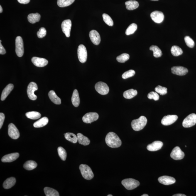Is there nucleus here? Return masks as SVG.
Wrapping results in <instances>:
<instances>
[{"label": "nucleus", "mask_w": 196, "mask_h": 196, "mask_svg": "<svg viewBox=\"0 0 196 196\" xmlns=\"http://www.w3.org/2000/svg\"><path fill=\"white\" fill-rule=\"evenodd\" d=\"M105 142L108 146L113 148H119L122 144L119 137L113 132H110L106 135Z\"/></svg>", "instance_id": "obj_1"}, {"label": "nucleus", "mask_w": 196, "mask_h": 196, "mask_svg": "<svg viewBox=\"0 0 196 196\" xmlns=\"http://www.w3.org/2000/svg\"><path fill=\"white\" fill-rule=\"evenodd\" d=\"M147 123L146 118L144 116H141L139 119L134 120L132 121L131 127L135 131H140L144 128L146 125Z\"/></svg>", "instance_id": "obj_2"}, {"label": "nucleus", "mask_w": 196, "mask_h": 196, "mask_svg": "<svg viewBox=\"0 0 196 196\" xmlns=\"http://www.w3.org/2000/svg\"><path fill=\"white\" fill-rule=\"evenodd\" d=\"M82 176L86 180H92L94 177V174L90 167L86 165L82 164L79 166Z\"/></svg>", "instance_id": "obj_3"}, {"label": "nucleus", "mask_w": 196, "mask_h": 196, "mask_svg": "<svg viewBox=\"0 0 196 196\" xmlns=\"http://www.w3.org/2000/svg\"><path fill=\"white\" fill-rule=\"evenodd\" d=\"M122 184L128 190H133L140 185L138 181L133 178L125 179L121 182Z\"/></svg>", "instance_id": "obj_4"}, {"label": "nucleus", "mask_w": 196, "mask_h": 196, "mask_svg": "<svg viewBox=\"0 0 196 196\" xmlns=\"http://www.w3.org/2000/svg\"><path fill=\"white\" fill-rule=\"evenodd\" d=\"M38 87L36 83L32 82L29 84L27 89V94L30 99L32 100H35L37 97L34 94L35 91L38 90Z\"/></svg>", "instance_id": "obj_5"}, {"label": "nucleus", "mask_w": 196, "mask_h": 196, "mask_svg": "<svg viewBox=\"0 0 196 196\" xmlns=\"http://www.w3.org/2000/svg\"><path fill=\"white\" fill-rule=\"evenodd\" d=\"M77 54L79 61L82 63L87 61V49L84 45H79L77 50Z\"/></svg>", "instance_id": "obj_6"}, {"label": "nucleus", "mask_w": 196, "mask_h": 196, "mask_svg": "<svg viewBox=\"0 0 196 196\" xmlns=\"http://www.w3.org/2000/svg\"><path fill=\"white\" fill-rule=\"evenodd\" d=\"M16 52L17 55L19 57L22 56L24 52V49L23 40L21 36H18L16 37Z\"/></svg>", "instance_id": "obj_7"}, {"label": "nucleus", "mask_w": 196, "mask_h": 196, "mask_svg": "<svg viewBox=\"0 0 196 196\" xmlns=\"http://www.w3.org/2000/svg\"><path fill=\"white\" fill-rule=\"evenodd\" d=\"M196 124V114H192L189 115L184 120L182 125L184 128H188L195 125Z\"/></svg>", "instance_id": "obj_8"}, {"label": "nucleus", "mask_w": 196, "mask_h": 196, "mask_svg": "<svg viewBox=\"0 0 196 196\" xmlns=\"http://www.w3.org/2000/svg\"><path fill=\"white\" fill-rule=\"evenodd\" d=\"M96 90L101 95H106L109 93V89L108 86L105 83L102 82H98L95 85Z\"/></svg>", "instance_id": "obj_9"}, {"label": "nucleus", "mask_w": 196, "mask_h": 196, "mask_svg": "<svg viewBox=\"0 0 196 196\" xmlns=\"http://www.w3.org/2000/svg\"><path fill=\"white\" fill-rule=\"evenodd\" d=\"M99 114L96 112H89L86 114L82 117V121L87 124H90L97 121L99 119Z\"/></svg>", "instance_id": "obj_10"}, {"label": "nucleus", "mask_w": 196, "mask_h": 196, "mask_svg": "<svg viewBox=\"0 0 196 196\" xmlns=\"http://www.w3.org/2000/svg\"><path fill=\"white\" fill-rule=\"evenodd\" d=\"M8 134L13 139H18L20 137L19 131L14 124L11 123L8 126Z\"/></svg>", "instance_id": "obj_11"}, {"label": "nucleus", "mask_w": 196, "mask_h": 196, "mask_svg": "<svg viewBox=\"0 0 196 196\" xmlns=\"http://www.w3.org/2000/svg\"><path fill=\"white\" fill-rule=\"evenodd\" d=\"M170 156L173 159L175 160H181L185 157V153L182 151L180 147H175L172 150Z\"/></svg>", "instance_id": "obj_12"}, {"label": "nucleus", "mask_w": 196, "mask_h": 196, "mask_svg": "<svg viewBox=\"0 0 196 196\" xmlns=\"http://www.w3.org/2000/svg\"><path fill=\"white\" fill-rule=\"evenodd\" d=\"M71 27L72 22L70 20H65L62 22V31L65 34L67 38H69L70 36Z\"/></svg>", "instance_id": "obj_13"}, {"label": "nucleus", "mask_w": 196, "mask_h": 196, "mask_svg": "<svg viewBox=\"0 0 196 196\" xmlns=\"http://www.w3.org/2000/svg\"><path fill=\"white\" fill-rule=\"evenodd\" d=\"M178 116L175 115H168L164 117L161 120V124L165 126L173 124L178 119Z\"/></svg>", "instance_id": "obj_14"}, {"label": "nucleus", "mask_w": 196, "mask_h": 196, "mask_svg": "<svg viewBox=\"0 0 196 196\" xmlns=\"http://www.w3.org/2000/svg\"><path fill=\"white\" fill-rule=\"evenodd\" d=\"M150 17L153 21L157 23H162L164 19L163 13L158 11H153L150 14Z\"/></svg>", "instance_id": "obj_15"}, {"label": "nucleus", "mask_w": 196, "mask_h": 196, "mask_svg": "<svg viewBox=\"0 0 196 196\" xmlns=\"http://www.w3.org/2000/svg\"><path fill=\"white\" fill-rule=\"evenodd\" d=\"M32 62L33 65L37 67H45L48 64V61L46 59L40 57H34L32 58Z\"/></svg>", "instance_id": "obj_16"}, {"label": "nucleus", "mask_w": 196, "mask_h": 196, "mask_svg": "<svg viewBox=\"0 0 196 196\" xmlns=\"http://www.w3.org/2000/svg\"><path fill=\"white\" fill-rule=\"evenodd\" d=\"M89 37L93 44L98 45L100 43L101 37L99 33L95 30L91 31L89 34Z\"/></svg>", "instance_id": "obj_17"}, {"label": "nucleus", "mask_w": 196, "mask_h": 196, "mask_svg": "<svg viewBox=\"0 0 196 196\" xmlns=\"http://www.w3.org/2000/svg\"><path fill=\"white\" fill-rule=\"evenodd\" d=\"M158 180L160 183L165 185H172L174 183L176 182L175 178L168 176H163L160 177L158 178Z\"/></svg>", "instance_id": "obj_18"}, {"label": "nucleus", "mask_w": 196, "mask_h": 196, "mask_svg": "<svg viewBox=\"0 0 196 196\" xmlns=\"http://www.w3.org/2000/svg\"><path fill=\"white\" fill-rule=\"evenodd\" d=\"M171 70L172 73L179 76L185 75L188 72L187 68L182 66L173 67Z\"/></svg>", "instance_id": "obj_19"}, {"label": "nucleus", "mask_w": 196, "mask_h": 196, "mask_svg": "<svg viewBox=\"0 0 196 196\" xmlns=\"http://www.w3.org/2000/svg\"><path fill=\"white\" fill-rule=\"evenodd\" d=\"M163 145V142L160 141H155L153 142L151 144L148 145L147 147V149L149 151H157L161 149Z\"/></svg>", "instance_id": "obj_20"}, {"label": "nucleus", "mask_w": 196, "mask_h": 196, "mask_svg": "<svg viewBox=\"0 0 196 196\" xmlns=\"http://www.w3.org/2000/svg\"><path fill=\"white\" fill-rule=\"evenodd\" d=\"M19 156V154L18 153L10 154L3 156L1 160L3 163H11L16 160Z\"/></svg>", "instance_id": "obj_21"}, {"label": "nucleus", "mask_w": 196, "mask_h": 196, "mask_svg": "<svg viewBox=\"0 0 196 196\" xmlns=\"http://www.w3.org/2000/svg\"><path fill=\"white\" fill-rule=\"evenodd\" d=\"M13 88H14V86L12 84H8L6 86L5 88L3 89L2 94H1V101H4L6 99L7 97L13 90Z\"/></svg>", "instance_id": "obj_22"}, {"label": "nucleus", "mask_w": 196, "mask_h": 196, "mask_svg": "<svg viewBox=\"0 0 196 196\" xmlns=\"http://www.w3.org/2000/svg\"><path fill=\"white\" fill-rule=\"evenodd\" d=\"M48 96L50 100L55 104L60 105L61 104V100L57 96L53 91H50L48 93Z\"/></svg>", "instance_id": "obj_23"}, {"label": "nucleus", "mask_w": 196, "mask_h": 196, "mask_svg": "<svg viewBox=\"0 0 196 196\" xmlns=\"http://www.w3.org/2000/svg\"><path fill=\"white\" fill-rule=\"evenodd\" d=\"M71 100L72 103L74 106L77 107L79 106L80 103V99L78 91L77 89H75L74 91Z\"/></svg>", "instance_id": "obj_24"}, {"label": "nucleus", "mask_w": 196, "mask_h": 196, "mask_svg": "<svg viewBox=\"0 0 196 196\" xmlns=\"http://www.w3.org/2000/svg\"><path fill=\"white\" fill-rule=\"evenodd\" d=\"M16 182V179L14 177L8 178L4 181L3 183V187L5 189H8L11 188L15 185Z\"/></svg>", "instance_id": "obj_25"}, {"label": "nucleus", "mask_w": 196, "mask_h": 196, "mask_svg": "<svg viewBox=\"0 0 196 196\" xmlns=\"http://www.w3.org/2000/svg\"><path fill=\"white\" fill-rule=\"evenodd\" d=\"M77 137L78 141L80 144L84 145V146H87L90 144V140L87 137L84 136L83 135L80 133H78Z\"/></svg>", "instance_id": "obj_26"}, {"label": "nucleus", "mask_w": 196, "mask_h": 196, "mask_svg": "<svg viewBox=\"0 0 196 196\" xmlns=\"http://www.w3.org/2000/svg\"><path fill=\"white\" fill-rule=\"evenodd\" d=\"M126 6V9L129 10H133L136 9L139 7V3L137 1H126L125 3Z\"/></svg>", "instance_id": "obj_27"}, {"label": "nucleus", "mask_w": 196, "mask_h": 196, "mask_svg": "<svg viewBox=\"0 0 196 196\" xmlns=\"http://www.w3.org/2000/svg\"><path fill=\"white\" fill-rule=\"evenodd\" d=\"M49 120L47 117H43L34 123L33 125L35 128H40L45 126L48 124Z\"/></svg>", "instance_id": "obj_28"}, {"label": "nucleus", "mask_w": 196, "mask_h": 196, "mask_svg": "<svg viewBox=\"0 0 196 196\" xmlns=\"http://www.w3.org/2000/svg\"><path fill=\"white\" fill-rule=\"evenodd\" d=\"M41 16L38 13H31L28 16V20L30 23L32 24L36 23L37 22L39 21Z\"/></svg>", "instance_id": "obj_29"}, {"label": "nucleus", "mask_w": 196, "mask_h": 196, "mask_svg": "<svg viewBox=\"0 0 196 196\" xmlns=\"http://www.w3.org/2000/svg\"><path fill=\"white\" fill-rule=\"evenodd\" d=\"M137 94V91L132 89L125 91L123 94V96L125 99H129L134 97Z\"/></svg>", "instance_id": "obj_30"}, {"label": "nucleus", "mask_w": 196, "mask_h": 196, "mask_svg": "<svg viewBox=\"0 0 196 196\" xmlns=\"http://www.w3.org/2000/svg\"><path fill=\"white\" fill-rule=\"evenodd\" d=\"M37 163L33 160H28L23 165V167L25 169L31 170L36 168L37 166Z\"/></svg>", "instance_id": "obj_31"}, {"label": "nucleus", "mask_w": 196, "mask_h": 196, "mask_svg": "<svg viewBox=\"0 0 196 196\" xmlns=\"http://www.w3.org/2000/svg\"><path fill=\"white\" fill-rule=\"evenodd\" d=\"M44 192L46 196H59V194L56 190L55 189L50 188L48 187H45L44 189Z\"/></svg>", "instance_id": "obj_32"}, {"label": "nucleus", "mask_w": 196, "mask_h": 196, "mask_svg": "<svg viewBox=\"0 0 196 196\" xmlns=\"http://www.w3.org/2000/svg\"><path fill=\"white\" fill-rule=\"evenodd\" d=\"M65 138L66 139L71 143H77L78 138L77 136L74 133H67L65 134Z\"/></svg>", "instance_id": "obj_33"}, {"label": "nucleus", "mask_w": 196, "mask_h": 196, "mask_svg": "<svg viewBox=\"0 0 196 196\" xmlns=\"http://www.w3.org/2000/svg\"><path fill=\"white\" fill-rule=\"evenodd\" d=\"M150 50L153 52V56L155 57H159L163 55L161 50L158 46L153 45L150 47Z\"/></svg>", "instance_id": "obj_34"}, {"label": "nucleus", "mask_w": 196, "mask_h": 196, "mask_svg": "<svg viewBox=\"0 0 196 196\" xmlns=\"http://www.w3.org/2000/svg\"><path fill=\"white\" fill-rule=\"evenodd\" d=\"M26 116L28 119L32 120H36L41 117V115L37 111H33L26 113Z\"/></svg>", "instance_id": "obj_35"}, {"label": "nucleus", "mask_w": 196, "mask_h": 196, "mask_svg": "<svg viewBox=\"0 0 196 196\" xmlns=\"http://www.w3.org/2000/svg\"><path fill=\"white\" fill-rule=\"evenodd\" d=\"M75 0H57V4L60 7H66L71 5Z\"/></svg>", "instance_id": "obj_36"}, {"label": "nucleus", "mask_w": 196, "mask_h": 196, "mask_svg": "<svg viewBox=\"0 0 196 196\" xmlns=\"http://www.w3.org/2000/svg\"><path fill=\"white\" fill-rule=\"evenodd\" d=\"M171 52L172 54L175 56H179L181 55L183 53L182 49L176 45H174L172 47L171 49Z\"/></svg>", "instance_id": "obj_37"}, {"label": "nucleus", "mask_w": 196, "mask_h": 196, "mask_svg": "<svg viewBox=\"0 0 196 196\" xmlns=\"http://www.w3.org/2000/svg\"><path fill=\"white\" fill-rule=\"evenodd\" d=\"M137 28V26L135 23L131 24L127 29L125 33L127 35H129L134 33Z\"/></svg>", "instance_id": "obj_38"}, {"label": "nucleus", "mask_w": 196, "mask_h": 196, "mask_svg": "<svg viewBox=\"0 0 196 196\" xmlns=\"http://www.w3.org/2000/svg\"><path fill=\"white\" fill-rule=\"evenodd\" d=\"M58 154L60 158L62 160H66L67 153L66 150L62 147H59L57 148Z\"/></svg>", "instance_id": "obj_39"}, {"label": "nucleus", "mask_w": 196, "mask_h": 196, "mask_svg": "<svg viewBox=\"0 0 196 196\" xmlns=\"http://www.w3.org/2000/svg\"><path fill=\"white\" fill-rule=\"evenodd\" d=\"M129 55L127 53H124L122 54L119 56L117 57L116 60L117 61L121 63H124L129 59Z\"/></svg>", "instance_id": "obj_40"}, {"label": "nucleus", "mask_w": 196, "mask_h": 196, "mask_svg": "<svg viewBox=\"0 0 196 196\" xmlns=\"http://www.w3.org/2000/svg\"><path fill=\"white\" fill-rule=\"evenodd\" d=\"M102 17L104 21L106 24L110 26H113L114 25V22L108 15L106 13H104L102 15Z\"/></svg>", "instance_id": "obj_41"}, {"label": "nucleus", "mask_w": 196, "mask_h": 196, "mask_svg": "<svg viewBox=\"0 0 196 196\" xmlns=\"http://www.w3.org/2000/svg\"><path fill=\"white\" fill-rule=\"evenodd\" d=\"M155 90L157 93L161 95H165L167 93V88H166L162 87L158 85L155 88Z\"/></svg>", "instance_id": "obj_42"}, {"label": "nucleus", "mask_w": 196, "mask_h": 196, "mask_svg": "<svg viewBox=\"0 0 196 196\" xmlns=\"http://www.w3.org/2000/svg\"><path fill=\"white\" fill-rule=\"evenodd\" d=\"M185 41L187 46L190 48H193L195 45V43L194 40L190 36H186L185 38Z\"/></svg>", "instance_id": "obj_43"}, {"label": "nucleus", "mask_w": 196, "mask_h": 196, "mask_svg": "<svg viewBox=\"0 0 196 196\" xmlns=\"http://www.w3.org/2000/svg\"><path fill=\"white\" fill-rule=\"evenodd\" d=\"M135 71L133 70H130L127 71L124 73L122 74V78L123 79H125L131 77L135 75Z\"/></svg>", "instance_id": "obj_44"}, {"label": "nucleus", "mask_w": 196, "mask_h": 196, "mask_svg": "<svg viewBox=\"0 0 196 196\" xmlns=\"http://www.w3.org/2000/svg\"><path fill=\"white\" fill-rule=\"evenodd\" d=\"M148 97L149 99H154L155 101H157L160 99V96L157 93L154 92H150L148 94Z\"/></svg>", "instance_id": "obj_45"}, {"label": "nucleus", "mask_w": 196, "mask_h": 196, "mask_svg": "<svg viewBox=\"0 0 196 196\" xmlns=\"http://www.w3.org/2000/svg\"><path fill=\"white\" fill-rule=\"evenodd\" d=\"M47 31L45 28L42 27L37 32V35L39 38H42L46 36Z\"/></svg>", "instance_id": "obj_46"}, {"label": "nucleus", "mask_w": 196, "mask_h": 196, "mask_svg": "<svg viewBox=\"0 0 196 196\" xmlns=\"http://www.w3.org/2000/svg\"><path fill=\"white\" fill-rule=\"evenodd\" d=\"M5 119L4 114L2 113L0 114V129H1L3 126Z\"/></svg>", "instance_id": "obj_47"}, {"label": "nucleus", "mask_w": 196, "mask_h": 196, "mask_svg": "<svg viewBox=\"0 0 196 196\" xmlns=\"http://www.w3.org/2000/svg\"><path fill=\"white\" fill-rule=\"evenodd\" d=\"M6 53V51L5 49H4V47L2 46L1 45V42L0 43V54L1 55H4Z\"/></svg>", "instance_id": "obj_48"}, {"label": "nucleus", "mask_w": 196, "mask_h": 196, "mask_svg": "<svg viewBox=\"0 0 196 196\" xmlns=\"http://www.w3.org/2000/svg\"><path fill=\"white\" fill-rule=\"evenodd\" d=\"M18 1L21 4H27L30 2V0H18Z\"/></svg>", "instance_id": "obj_49"}, {"label": "nucleus", "mask_w": 196, "mask_h": 196, "mask_svg": "<svg viewBox=\"0 0 196 196\" xmlns=\"http://www.w3.org/2000/svg\"><path fill=\"white\" fill-rule=\"evenodd\" d=\"M173 196H186V195H185V194H175L173 195Z\"/></svg>", "instance_id": "obj_50"}, {"label": "nucleus", "mask_w": 196, "mask_h": 196, "mask_svg": "<svg viewBox=\"0 0 196 196\" xmlns=\"http://www.w3.org/2000/svg\"><path fill=\"white\" fill-rule=\"evenodd\" d=\"M3 12V9L1 6H0V13H2Z\"/></svg>", "instance_id": "obj_51"}, {"label": "nucleus", "mask_w": 196, "mask_h": 196, "mask_svg": "<svg viewBox=\"0 0 196 196\" xmlns=\"http://www.w3.org/2000/svg\"><path fill=\"white\" fill-rule=\"evenodd\" d=\"M148 194H144L143 195H142V196H148Z\"/></svg>", "instance_id": "obj_52"}, {"label": "nucleus", "mask_w": 196, "mask_h": 196, "mask_svg": "<svg viewBox=\"0 0 196 196\" xmlns=\"http://www.w3.org/2000/svg\"><path fill=\"white\" fill-rule=\"evenodd\" d=\"M108 196H113L112 195H111V194H110V195H108Z\"/></svg>", "instance_id": "obj_53"}, {"label": "nucleus", "mask_w": 196, "mask_h": 196, "mask_svg": "<svg viewBox=\"0 0 196 196\" xmlns=\"http://www.w3.org/2000/svg\"><path fill=\"white\" fill-rule=\"evenodd\" d=\"M151 1H158V0H151Z\"/></svg>", "instance_id": "obj_54"}]
</instances>
